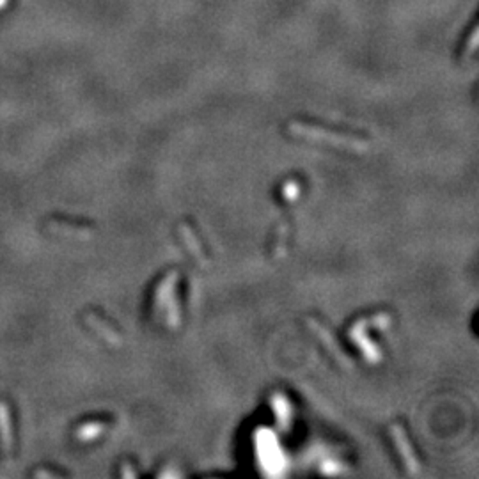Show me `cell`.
I'll list each match as a JSON object with an SVG mask.
<instances>
[{
    "label": "cell",
    "instance_id": "1",
    "mask_svg": "<svg viewBox=\"0 0 479 479\" xmlns=\"http://www.w3.org/2000/svg\"><path fill=\"white\" fill-rule=\"evenodd\" d=\"M178 281L179 272L170 270L160 279L155 287L151 302V313L160 320L167 331L174 332L181 327V309L178 302Z\"/></svg>",
    "mask_w": 479,
    "mask_h": 479
},
{
    "label": "cell",
    "instance_id": "2",
    "mask_svg": "<svg viewBox=\"0 0 479 479\" xmlns=\"http://www.w3.org/2000/svg\"><path fill=\"white\" fill-rule=\"evenodd\" d=\"M287 131L295 137H300L304 140H311L316 144H325V146H332V148L346 149V151L364 153L370 149L367 140L361 139L355 135H344V133H337V131L325 130V128H318L314 125H305V122H289L287 125Z\"/></svg>",
    "mask_w": 479,
    "mask_h": 479
},
{
    "label": "cell",
    "instance_id": "3",
    "mask_svg": "<svg viewBox=\"0 0 479 479\" xmlns=\"http://www.w3.org/2000/svg\"><path fill=\"white\" fill-rule=\"evenodd\" d=\"M305 327H307V331L313 332L314 337L322 343V346L327 348L328 355L334 359V362L341 367V370L343 371L355 370V362L346 355V352H344L343 346L339 344L337 337L332 334V331L325 325V323L320 322V320L316 318H305Z\"/></svg>",
    "mask_w": 479,
    "mask_h": 479
},
{
    "label": "cell",
    "instance_id": "4",
    "mask_svg": "<svg viewBox=\"0 0 479 479\" xmlns=\"http://www.w3.org/2000/svg\"><path fill=\"white\" fill-rule=\"evenodd\" d=\"M389 437H391L392 445L396 448L398 456L401 460V465L405 469V472L409 476H417L421 471V463H419V458L414 451V445L410 442L409 435H406L405 428L401 426L400 423H391L387 428Z\"/></svg>",
    "mask_w": 479,
    "mask_h": 479
},
{
    "label": "cell",
    "instance_id": "5",
    "mask_svg": "<svg viewBox=\"0 0 479 479\" xmlns=\"http://www.w3.org/2000/svg\"><path fill=\"white\" fill-rule=\"evenodd\" d=\"M348 335L350 341L361 350V353L370 364H378L382 361V350L367 335V318H362L353 323V327L348 331Z\"/></svg>",
    "mask_w": 479,
    "mask_h": 479
},
{
    "label": "cell",
    "instance_id": "6",
    "mask_svg": "<svg viewBox=\"0 0 479 479\" xmlns=\"http://www.w3.org/2000/svg\"><path fill=\"white\" fill-rule=\"evenodd\" d=\"M178 233H179V236H181V242H183L185 248L188 250V254H190L192 259H194V261H196L197 265L200 266V268H208L209 259L205 253V247H203V244L199 242V236H197V233L190 227V224H187V222L179 224Z\"/></svg>",
    "mask_w": 479,
    "mask_h": 479
},
{
    "label": "cell",
    "instance_id": "7",
    "mask_svg": "<svg viewBox=\"0 0 479 479\" xmlns=\"http://www.w3.org/2000/svg\"><path fill=\"white\" fill-rule=\"evenodd\" d=\"M0 449L5 456H13L14 451V426L13 412L5 401H0Z\"/></svg>",
    "mask_w": 479,
    "mask_h": 479
},
{
    "label": "cell",
    "instance_id": "8",
    "mask_svg": "<svg viewBox=\"0 0 479 479\" xmlns=\"http://www.w3.org/2000/svg\"><path fill=\"white\" fill-rule=\"evenodd\" d=\"M83 318H86V323L89 325V328L94 331L96 334H100L107 343L114 344V346L122 344V337L118 332V328L114 327V325H110L101 314L94 313V311H88V313L83 314Z\"/></svg>",
    "mask_w": 479,
    "mask_h": 479
},
{
    "label": "cell",
    "instance_id": "9",
    "mask_svg": "<svg viewBox=\"0 0 479 479\" xmlns=\"http://www.w3.org/2000/svg\"><path fill=\"white\" fill-rule=\"evenodd\" d=\"M47 227L50 231L57 233L61 236H70V238H80L88 240L89 236L94 233V229L89 226H83V224L73 222V220H66V218H50L47 224Z\"/></svg>",
    "mask_w": 479,
    "mask_h": 479
},
{
    "label": "cell",
    "instance_id": "10",
    "mask_svg": "<svg viewBox=\"0 0 479 479\" xmlns=\"http://www.w3.org/2000/svg\"><path fill=\"white\" fill-rule=\"evenodd\" d=\"M107 428H109V424L105 423V421H86V423L75 428V440H79V442H92V440L100 439L101 433Z\"/></svg>",
    "mask_w": 479,
    "mask_h": 479
},
{
    "label": "cell",
    "instance_id": "11",
    "mask_svg": "<svg viewBox=\"0 0 479 479\" xmlns=\"http://www.w3.org/2000/svg\"><path fill=\"white\" fill-rule=\"evenodd\" d=\"M272 406H274V412L275 415H277V423H279V426H283L284 430H286L287 424H289V419H292V409H289L287 400L281 394V392H277V394L272 398Z\"/></svg>",
    "mask_w": 479,
    "mask_h": 479
},
{
    "label": "cell",
    "instance_id": "12",
    "mask_svg": "<svg viewBox=\"0 0 479 479\" xmlns=\"http://www.w3.org/2000/svg\"><path fill=\"white\" fill-rule=\"evenodd\" d=\"M287 222H283L277 229V238H275V245H274V257H284L286 254V236H287Z\"/></svg>",
    "mask_w": 479,
    "mask_h": 479
},
{
    "label": "cell",
    "instance_id": "13",
    "mask_svg": "<svg viewBox=\"0 0 479 479\" xmlns=\"http://www.w3.org/2000/svg\"><path fill=\"white\" fill-rule=\"evenodd\" d=\"M298 196H300V185L296 179H289L283 185V199L286 203H295Z\"/></svg>",
    "mask_w": 479,
    "mask_h": 479
},
{
    "label": "cell",
    "instance_id": "14",
    "mask_svg": "<svg viewBox=\"0 0 479 479\" xmlns=\"http://www.w3.org/2000/svg\"><path fill=\"white\" fill-rule=\"evenodd\" d=\"M121 476L122 478H135L137 471H133V469H131V463H122Z\"/></svg>",
    "mask_w": 479,
    "mask_h": 479
}]
</instances>
